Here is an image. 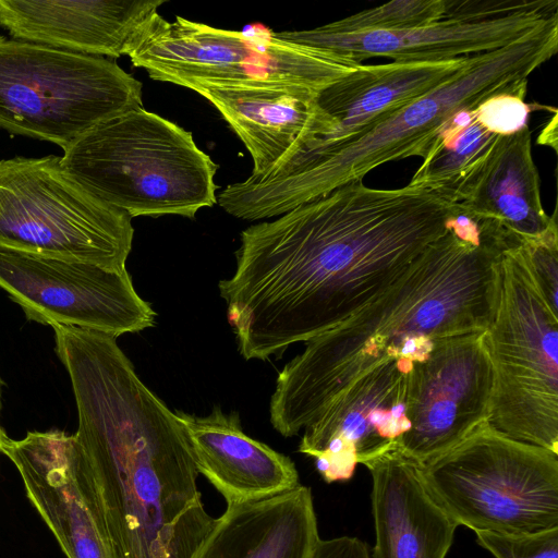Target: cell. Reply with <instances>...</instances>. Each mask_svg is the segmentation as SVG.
<instances>
[{
    "mask_svg": "<svg viewBox=\"0 0 558 558\" xmlns=\"http://www.w3.org/2000/svg\"><path fill=\"white\" fill-rule=\"evenodd\" d=\"M132 218L80 185L61 157L0 160V246L125 269Z\"/></svg>",
    "mask_w": 558,
    "mask_h": 558,
    "instance_id": "10",
    "label": "cell"
},
{
    "mask_svg": "<svg viewBox=\"0 0 558 558\" xmlns=\"http://www.w3.org/2000/svg\"><path fill=\"white\" fill-rule=\"evenodd\" d=\"M462 211L426 189L347 183L241 232L219 282L245 360L266 361L342 323L393 283Z\"/></svg>",
    "mask_w": 558,
    "mask_h": 558,
    "instance_id": "1",
    "label": "cell"
},
{
    "mask_svg": "<svg viewBox=\"0 0 558 558\" xmlns=\"http://www.w3.org/2000/svg\"><path fill=\"white\" fill-rule=\"evenodd\" d=\"M163 0H0V27L11 38L119 58Z\"/></svg>",
    "mask_w": 558,
    "mask_h": 558,
    "instance_id": "17",
    "label": "cell"
},
{
    "mask_svg": "<svg viewBox=\"0 0 558 558\" xmlns=\"http://www.w3.org/2000/svg\"><path fill=\"white\" fill-rule=\"evenodd\" d=\"M413 364L398 359L363 374L303 430L299 451L314 459L326 483L348 481L357 464L395 449L378 436L369 416L379 408L407 404Z\"/></svg>",
    "mask_w": 558,
    "mask_h": 558,
    "instance_id": "16",
    "label": "cell"
},
{
    "mask_svg": "<svg viewBox=\"0 0 558 558\" xmlns=\"http://www.w3.org/2000/svg\"><path fill=\"white\" fill-rule=\"evenodd\" d=\"M558 49V19L502 48L478 53L456 75L423 97L356 134L329 145L286 154L260 175L228 185L227 211L256 221L278 217L347 183L362 181L384 163L424 159L445 125L499 94L526 95L527 77Z\"/></svg>",
    "mask_w": 558,
    "mask_h": 558,
    "instance_id": "4",
    "label": "cell"
},
{
    "mask_svg": "<svg viewBox=\"0 0 558 558\" xmlns=\"http://www.w3.org/2000/svg\"><path fill=\"white\" fill-rule=\"evenodd\" d=\"M3 452L16 466L31 502L68 558H117L85 473L75 435L28 432L4 438Z\"/></svg>",
    "mask_w": 558,
    "mask_h": 558,
    "instance_id": "14",
    "label": "cell"
},
{
    "mask_svg": "<svg viewBox=\"0 0 558 558\" xmlns=\"http://www.w3.org/2000/svg\"><path fill=\"white\" fill-rule=\"evenodd\" d=\"M557 17V0H450L446 15L417 28L329 34L315 27L276 35L351 57L360 63L372 57L395 62H439L502 48Z\"/></svg>",
    "mask_w": 558,
    "mask_h": 558,
    "instance_id": "11",
    "label": "cell"
},
{
    "mask_svg": "<svg viewBox=\"0 0 558 558\" xmlns=\"http://www.w3.org/2000/svg\"><path fill=\"white\" fill-rule=\"evenodd\" d=\"M365 466L375 527L371 558H446L458 524L427 492L420 463L395 448Z\"/></svg>",
    "mask_w": 558,
    "mask_h": 558,
    "instance_id": "18",
    "label": "cell"
},
{
    "mask_svg": "<svg viewBox=\"0 0 558 558\" xmlns=\"http://www.w3.org/2000/svg\"><path fill=\"white\" fill-rule=\"evenodd\" d=\"M535 277L548 302L558 310V227L541 238L522 240Z\"/></svg>",
    "mask_w": 558,
    "mask_h": 558,
    "instance_id": "27",
    "label": "cell"
},
{
    "mask_svg": "<svg viewBox=\"0 0 558 558\" xmlns=\"http://www.w3.org/2000/svg\"><path fill=\"white\" fill-rule=\"evenodd\" d=\"M515 241L490 220L457 216L385 291L306 341L283 366L269 402L272 427L283 437L296 436L376 366L398 359L423 361L435 340L485 331L498 259Z\"/></svg>",
    "mask_w": 558,
    "mask_h": 558,
    "instance_id": "3",
    "label": "cell"
},
{
    "mask_svg": "<svg viewBox=\"0 0 558 558\" xmlns=\"http://www.w3.org/2000/svg\"><path fill=\"white\" fill-rule=\"evenodd\" d=\"M529 126L498 135L457 191L454 203L474 219L492 220L522 240L544 235L557 222L541 199Z\"/></svg>",
    "mask_w": 558,
    "mask_h": 558,
    "instance_id": "20",
    "label": "cell"
},
{
    "mask_svg": "<svg viewBox=\"0 0 558 558\" xmlns=\"http://www.w3.org/2000/svg\"><path fill=\"white\" fill-rule=\"evenodd\" d=\"M498 135L475 120L474 110L458 112L444 128L409 185L454 203L460 185L483 160Z\"/></svg>",
    "mask_w": 558,
    "mask_h": 558,
    "instance_id": "23",
    "label": "cell"
},
{
    "mask_svg": "<svg viewBox=\"0 0 558 558\" xmlns=\"http://www.w3.org/2000/svg\"><path fill=\"white\" fill-rule=\"evenodd\" d=\"M142 106V83L114 61L0 36V128L65 150Z\"/></svg>",
    "mask_w": 558,
    "mask_h": 558,
    "instance_id": "9",
    "label": "cell"
},
{
    "mask_svg": "<svg viewBox=\"0 0 558 558\" xmlns=\"http://www.w3.org/2000/svg\"><path fill=\"white\" fill-rule=\"evenodd\" d=\"M525 95L499 94L484 100L474 109L475 120L496 135H510L527 125L532 111Z\"/></svg>",
    "mask_w": 558,
    "mask_h": 558,
    "instance_id": "26",
    "label": "cell"
},
{
    "mask_svg": "<svg viewBox=\"0 0 558 558\" xmlns=\"http://www.w3.org/2000/svg\"><path fill=\"white\" fill-rule=\"evenodd\" d=\"M0 410H1V384H0ZM7 437L5 433L3 432L1 425H0V451H1V446H2V442L4 440V438Z\"/></svg>",
    "mask_w": 558,
    "mask_h": 558,
    "instance_id": "30",
    "label": "cell"
},
{
    "mask_svg": "<svg viewBox=\"0 0 558 558\" xmlns=\"http://www.w3.org/2000/svg\"><path fill=\"white\" fill-rule=\"evenodd\" d=\"M320 539L310 487L227 505L191 558H312Z\"/></svg>",
    "mask_w": 558,
    "mask_h": 558,
    "instance_id": "21",
    "label": "cell"
},
{
    "mask_svg": "<svg viewBox=\"0 0 558 558\" xmlns=\"http://www.w3.org/2000/svg\"><path fill=\"white\" fill-rule=\"evenodd\" d=\"M495 558H558V526L525 533L475 532Z\"/></svg>",
    "mask_w": 558,
    "mask_h": 558,
    "instance_id": "25",
    "label": "cell"
},
{
    "mask_svg": "<svg viewBox=\"0 0 558 558\" xmlns=\"http://www.w3.org/2000/svg\"><path fill=\"white\" fill-rule=\"evenodd\" d=\"M551 134L554 136H557V111L554 112L553 119L549 121L547 126L543 130V132L538 136L537 144L549 145L553 147L554 150H556V148L554 147V145L550 141Z\"/></svg>",
    "mask_w": 558,
    "mask_h": 558,
    "instance_id": "29",
    "label": "cell"
},
{
    "mask_svg": "<svg viewBox=\"0 0 558 558\" xmlns=\"http://www.w3.org/2000/svg\"><path fill=\"white\" fill-rule=\"evenodd\" d=\"M471 57L359 65L319 90L310 119L288 153L329 145L356 134L442 85Z\"/></svg>",
    "mask_w": 558,
    "mask_h": 558,
    "instance_id": "15",
    "label": "cell"
},
{
    "mask_svg": "<svg viewBox=\"0 0 558 558\" xmlns=\"http://www.w3.org/2000/svg\"><path fill=\"white\" fill-rule=\"evenodd\" d=\"M449 5L450 0H395L317 28L329 34L412 29L440 20Z\"/></svg>",
    "mask_w": 558,
    "mask_h": 558,
    "instance_id": "24",
    "label": "cell"
},
{
    "mask_svg": "<svg viewBox=\"0 0 558 558\" xmlns=\"http://www.w3.org/2000/svg\"><path fill=\"white\" fill-rule=\"evenodd\" d=\"M485 337L494 375L487 425L558 454V310L539 287L522 239L498 259Z\"/></svg>",
    "mask_w": 558,
    "mask_h": 558,
    "instance_id": "6",
    "label": "cell"
},
{
    "mask_svg": "<svg viewBox=\"0 0 558 558\" xmlns=\"http://www.w3.org/2000/svg\"><path fill=\"white\" fill-rule=\"evenodd\" d=\"M126 56L150 78L198 86L301 85L322 90L362 63L331 50L279 38L260 26L227 31L158 11L142 25Z\"/></svg>",
    "mask_w": 558,
    "mask_h": 558,
    "instance_id": "7",
    "label": "cell"
},
{
    "mask_svg": "<svg viewBox=\"0 0 558 558\" xmlns=\"http://www.w3.org/2000/svg\"><path fill=\"white\" fill-rule=\"evenodd\" d=\"M420 472L458 526L499 533L558 526V454L510 439L487 423L420 463Z\"/></svg>",
    "mask_w": 558,
    "mask_h": 558,
    "instance_id": "8",
    "label": "cell"
},
{
    "mask_svg": "<svg viewBox=\"0 0 558 558\" xmlns=\"http://www.w3.org/2000/svg\"><path fill=\"white\" fill-rule=\"evenodd\" d=\"M222 116L253 159L251 175L270 170L291 148L319 90L301 85L198 86L193 88Z\"/></svg>",
    "mask_w": 558,
    "mask_h": 558,
    "instance_id": "22",
    "label": "cell"
},
{
    "mask_svg": "<svg viewBox=\"0 0 558 558\" xmlns=\"http://www.w3.org/2000/svg\"><path fill=\"white\" fill-rule=\"evenodd\" d=\"M0 288L31 320L114 338L153 327L156 312L129 271L0 246Z\"/></svg>",
    "mask_w": 558,
    "mask_h": 558,
    "instance_id": "12",
    "label": "cell"
},
{
    "mask_svg": "<svg viewBox=\"0 0 558 558\" xmlns=\"http://www.w3.org/2000/svg\"><path fill=\"white\" fill-rule=\"evenodd\" d=\"M51 327L72 383L85 473L117 558H191L217 519L204 508L183 424L117 338Z\"/></svg>",
    "mask_w": 558,
    "mask_h": 558,
    "instance_id": "2",
    "label": "cell"
},
{
    "mask_svg": "<svg viewBox=\"0 0 558 558\" xmlns=\"http://www.w3.org/2000/svg\"><path fill=\"white\" fill-rule=\"evenodd\" d=\"M61 166L85 190L131 218L193 219L217 203V165L191 132L143 107L84 133L63 150Z\"/></svg>",
    "mask_w": 558,
    "mask_h": 558,
    "instance_id": "5",
    "label": "cell"
},
{
    "mask_svg": "<svg viewBox=\"0 0 558 558\" xmlns=\"http://www.w3.org/2000/svg\"><path fill=\"white\" fill-rule=\"evenodd\" d=\"M183 424L198 473L227 505L257 501L300 485L294 462L246 435L240 415L215 407L199 416L174 411Z\"/></svg>",
    "mask_w": 558,
    "mask_h": 558,
    "instance_id": "19",
    "label": "cell"
},
{
    "mask_svg": "<svg viewBox=\"0 0 558 558\" xmlns=\"http://www.w3.org/2000/svg\"><path fill=\"white\" fill-rule=\"evenodd\" d=\"M486 331V330H485ZM485 331L435 340L410 373V429L396 448L424 463L487 423L494 375Z\"/></svg>",
    "mask_w": 558,
    "mask_h": 558,
    "instance_id": "13",
    "label": "cell"
},
{
    "mask_svg": "<svg viewBox=\"0 0 558 558\" xmlns=\"http://www.w3.org/2000/svg\"><path fill=\"white\" fill-rule=\"evenodd\" d=\"M312 558H371L368 545L357 537L319 539Z\"/></svg>",
    "mask_w": 558,
    "mask_h": 558,
    "instance_id": "28",
    "label": "cell"
}]
</instances>
